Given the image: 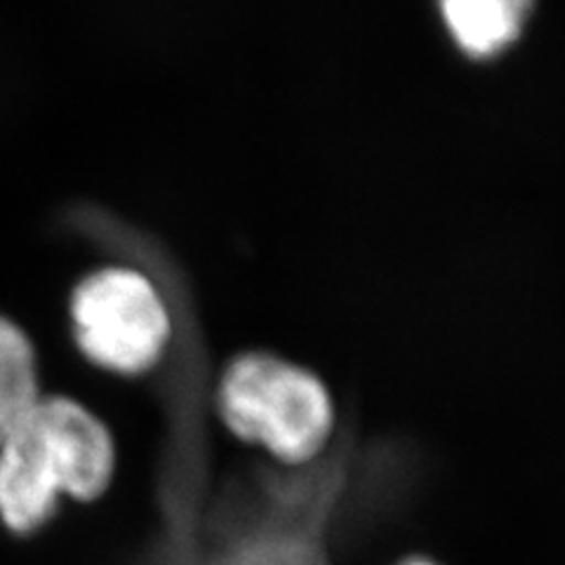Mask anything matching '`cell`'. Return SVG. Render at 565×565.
<instances>
[{"mask_svg":"<svg viewBox=\"0 0 565 565\" xmlns=\"http://www.w3.org/2000/svg\"><path fill=\"white\" fill-rule=\"evenodd\" d=\"M220 415L238 438L299 465L323 450L332 431V401L309 370L269 353H247L220 384Z\"/></svg>","mask_w":565,"mask_h":565,"instance_id":"7a4b0ae2","label":"cell"},{"mask_svg":"<svg viewBox=\"0 0 565 565\" xmlns=\"http://www.w3.org/2000/svg\"><path fill=\"white\" fill-rule=\"evenodd\" d=\"M71 326L83 356L116 375H145L170 342V313L141 271L104 267L85 276L71 297Z\"/></svg>","mask_w":565,"mask_h":565,"instance_id":"3957f363","label":"cell"},{"mask_svg":"<svg viewBox=\"0 0 565 565\" xmlns=\"http://www.w3.org/2000/svg\"><path fill=\"white\" fill-rule=\"evenodd\" d=\"M405 565H434V563H429V561H411V563H405Z\"/></svg>","mask_w":565,"mask_h":565,"instance_id":"8992f818","label":"cell"},{"mask_svg":"<svg viewBox=\"0 0 565 565\" xmlns=\"http://www.w3.org/2000/svg\"><path fill=\"white\" fill-rule=\"evenodd\" d=\"M114 471L109 427L74 398L41 396L0 444V523L17 537L35 535L64 498H102Z\"/></svg>","mask_w":565,"mask_h":565,"instance_id":"6da1fadb","label":"cell"},{"mask_svg":"<svg viewBox=\"0 0 565 565\" xmlns=\"http://www.w3.org/2000/svg\"><path fill=\"white\" fill-rule=\"evenodd\" d=\"M535 0H440V14L469 57H494L514 43Z\"/></svg>","mask_w":565,"mask_h":565,"instance_id":"277c9868","label":"cell"},{"mask_svg":"<svg viewBox=\"0 0 565 565\" xmlns=\"http://www.w3.org/2000/svg\"><path fill=\"white\" fill-rule=\"evenodd\" d=\"M41 396L39 356L29 334L0 316V444Z\"/></svg>","mask_w":565,"mask_h":565,"instance_id":"5b68a950","label":"cell"}]
</instances>
